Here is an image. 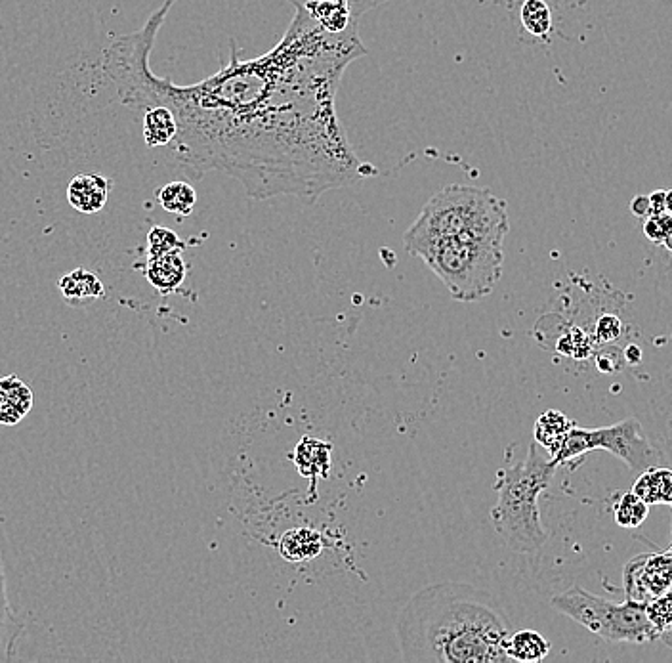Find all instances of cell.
<instances>
[{"label":"cell","instance_id":"cell-1","mask_svg":"<svg viewBox=\"0 0 672 663\" xmlns=\"http://www.w3.org/2000/svg\"><path fill=\"white\" fill-rule=\"evenodd\" d=\"M176 0H165L144 27L119 35L100 60L117 100L146 111L167 106L178 132L168 146L193 178L218 171L256 201L294 195L314 203L323 193L377 176L357 157L336 113L346 67L367 56L357 22L325 31L294 4L293 22L270 52L243 62L230 39V62L214 75L178 86L151 71L159 29Z\"/></svg>","mask_w":672,"mask_h":663},{"label":"cell","instance_id":"cell-2","mask_svg":"<svg viewBox=\"0 0 672 663\" xmlns=\"http://www.w3.org/2000/svg\"><path fill=\"white\" fill-rule=\"evenodd\" d=\"M396 633L403 662L503 663L512 625L489 591L443 581L401 608Z\"/></svg>","mask_w":672,"mask_h":663},{"label":"cell","instance_id":"cell-3","mask_svg":"<svg viewBox=\"0 0 672 663\" xmlns=\"http://www.w3.org/2000/svg\"><path fill=\"white\" fill-rule=\"evenodd\" d=\"M556 469L550 455L533 442L525 461L499 472L495 482L499 501L491 509V520L514 553L533 555L545 547L548 534L541 520L539 495L550 486Z\"/></svg>","mask_w":672,"mask_h":663},{"label":"cell","instance_id":"cell-4","mask_svg":"<svg viewBox=\"0 0 672 663\" xmlns=\"http://www.w3.org/2000/svg\"><path fill=\"white\" fill-rule=\"evenodd\" d=\"M504 236L470 232L457 237L420 243L409 249L443 281L459 302H476L493 293L503 274Z\"/></svg>","mask_w":672,"mask_h":663},{"label":"cell","instance_id":"cell-5","mask_svg":"<svg viewBox=\"0 0 672 663\" xmlns=\"http://www.w3.org/2000/svg\"><path fill=\"white\" fill-rule=\"evenodd\" d=\"M468 232H510L508 203L489 188L451 184L434 193L403 236L405 249Z\"/></svg>","mask_w":672,"mask_h":663},{"label":"cell","instance_id":"cell-6","mask_svg":"<svg viewBox=\"0 0 672 663\" xmlns=\"http://www.w3.org/2000/svg\"><path fill=\"white\" fill-rule=\"evenodd\" d=\"M552 606L567 618L587 627L590 633L609 642L642 644L657 639V633L646 614V604L642 602L629 599L613 602L596 597L575 585L562 595H556L552 599Z\"/></svg>","mask_w":672,"mask_h":663},{"label":"cell","instance_id":"cell-7","mask_svg":"<svg viewBox=\"0 0 672 663\" xmlns=\"http://www.w3.org/2000/svg\"><path fill=\"white\" fill-rule=\"evenodd\" d=\"M594 450L613 453L634 472L665 465V455L651 446L650 440L642 432L640 421L632 417L611 427L571 428L550 459L556 467H560Z\"/></svg>","mask_w":672,"mask_h":663},{"label":"cell","instance_id":"cell-8","mask_svg":"<svg viewBox=\"0 0 672 663\" xmlns=\"http://www.w3.org/2000/svg\"><path fill=\"white\" fill-rule=\"evenodd\" d=\"M625 595L634 602L648 604L672 589V553L638 555L627 562L623 572Z\"/></svg>","mask_w":672,"mask_h":663},{"label":"cell","instance_id":"cell-9","mask_svg":"<svg viewBox=\"0 0 672 663\" xmlns=\"http://www.w3.org/2000/svg\"><path fill=\"white\" fill-rule=\"evenodd\" d=\"M293 461L298 474L310 480L308 495H312V499H315L317 482L327 480L331 474L333 446L314 436H304L294 448Z\"/></svg>","mask_w":672,"mask_h":663},{"label":"cell","instance_id":"cell-10","mask_svg":"<svg viewBox=\"0 0 672 663\" xmlns=\"http://www.w3.org/2000/svg\"><path fill=\"white\" fill-rule=\"evenodd\" d=\"M111 192V182L98 172H84L77 174L67 186V201L69 205L84 214H94L102 211Z\"/></svg>","mask_w":672,"mask_h":663},{"label":"cell","instance_id":"cell-11","mask_svg":"<svg viewBox=\"0 0 672 663\" xmlns=\"http://www.w3.org/2000/svg\"><path fill=\"white\" fill-rule=\"evenodd\" d=\"M33 409V390L16 375L0 379V425L14 427Z\"/></svg>","mask_w":672,"mask_h":663},{"label":"cell","instance_id":"cell-12","mask_svg":"<svg viewBox=\"0 0 672 663\" xmlns=\"http://www.w3.org/2000/svg\"><path fill=\"white\" fill-rule=\"evenodd\" d=\"M186 262L182 258V253H172V255H163V257L147 258L146 274L147 281L161 293L168 295L176 291L184 279H186Z\"/></svg>","mask_w":672,"mask_h":663},{"label":"cell","instance_id":"cell-13","mask_svg":"<svg viewBox=\"0 0 672 663\" xmlns=\"http://www.w3.org/2000/svg\"><path fill=\"white\" fill-rule=\"evenodd\" d=\"M323 547V535L308 526L291 528L279 539V553L289 562L314 560L321 555Z\"/></svg>","mask_w":672,"mask_h":663},{"label":"cell","instance_id":"cell-14","mask_svg":"<svg viewBox=\"0 0 672 663\" xmlns=\"http://www.w3.org/2000/svg\"><path fill=\"white\" fill-rule=\"evenodd\" d=\"M58 287H60L63 300L69 302L71 306H84V304L104 299L105 295L104 283L86 268H77L65 274L58 281Z\"/></svg>","mask_w":672,"mask_h":663},{"label":"cell","instance_id":"cell-15","mask_svg":"<svg viewBox=\"0 0 672 663\" xmlns=\"http://www.w3.org/2000/svg\"><path fill=\"white\" fill-rule=\"evenodd\" d=\"M632 493L648 505H672V471L659 465L640 472Z\"/></svg>","mask_w":672,"mask_h":663},{"label":"cell","instance_id":"cell-16","mask_svg":"<svg viewBox=\"0 0 672 663\" xmlns=\"http://www.w3.org/2000/svg\"><path fill=\"white\" fill-rule=\"evenodd\" d=\"M23 633V623L10 606L6 593V576L0 557V662H10L14 658L16 642Z\"/></svg>","mask_w":672,"mask_h":663},{"label":"cell","instance_id":"cell-17","mask_svg":"<svg viewBox=\"0 0 672 663\" xmlns=\"http://www.w3.org/2000/svg\"><path fill=\"white\" fill-rule=\"evenodd\" d=\"M506 656L512 662L537 663L543 662L550 654V642L537 631H512L506 641Z\"/></svg>","mask_w":672,"mask_h":663},{"label":"cell","instance_id":"cell-18","mask_svg":"<svg viewBox=\"0 0 672 663\" xmlns=\"http://www.w3.org/2000/svg\"><path fill=\"white\" fill-rule=\"evenodd\" d=\"M304 8L329 33H342L356 20L348 0H308Z\"/></svg>","mask_w":672,"mask_h":663},{"label":"cell","instance_id":"cell-19","mask_svg":"<svg viewBox=\"0 0 672 663\" xmlns=\"http://www.w3.org/2000/svg\"><path fill=\"white\" fill-rule=\"evenodd\" d=\"M178 132V121L167 106H153L144 111V140L147 148L170 146Z\"/></svg>","mask_w":672,"mask_h":663},{"label":"cell","instance_id":"cell-20","mask_svg":"<svg viewBox=\"0 0 672 663\" xmlns=\"http://www.w3.org/2000/svg\"><path fill=\"white\" fill-rule=\"evenodd\" d=\"M573 427H575V423L567 417L566 413L550 409L535 421L533 438L539 444V448H543L548 455H552L554 451L560 448L567 432Z\"/></svg>","mask_w":672,"mask_h":663},{"label":"cell","instance_id":"cell-21","mask_svg":"<svg viewBox=\"0 0 672 663\" xmlns=\"http://www.w3.org/2000/svg\"><path fill=\"white\" fill-rule=\"evenodd\" d=\"M157 199H159L161 207H163L167 213L176 214V216L186 218V216L193 213V209H195L197 192L193 190V186L188 184V182L176 180V182H168V184H165V186L159 190V193H157Z\"/></svg>","mask_w":672,"mask_h":663},{"label":"cell","instance_id":"cell-22","mask_svg":"<svg viewBox=\"0 0 672 663\" xmlns=\"http://www.w3.org/2000/svg\"><path fill=\"white\" fill-rule=\"evenodd\" d=\"M520 20L525 31L535 39L550 37L554 29L552 10L545 0H524L520 8Z\"/></svg>","mask_w":672,"mask_h":663},{"label":"cell","instance_id":"cell-23","mask_svg":"<svg viewBox=\"0 0 672 663\" xmlns=\"http://www.w3.org/2000/svg\"><path fill=\"white\" fill-rule=\"evenodd\" d=\"M650 514V505L644 503L638 495L625 493L615 505V522L621 528H638Z\"/></svg>","mask_w":672,"mask_h":663},{"label":"cell","instance_id":"cell-24","mask_svg":"<svg viewBox=\"0 0 672 663\" xmlns=\"http://www.w3.org/2000/svg\"><path fill=\"white\" fill-rule=\"evenodd\" d=\"M556 350L575 360H587L588 356L594 354V337H588L587 333L579 327H569L566 333L558 339Z\"/></svg>","mask_w":672,"mask_h":663},{"label":"cell","instance_id":"cell-25","mask_svg":"<svg viewBox=\"0 0 672 663\" xmlns=\"http://www.w3.org/2000/svg\"><path fill=\"white\" fill-rule=\"evenodd\" d=\"M186 249V243L178 237L176 232L155 226L147 234V255L149 257H163V255H172V253H182Z\"/></svg>","mask_w":672,"mask_h":663},{"label":"cell","instance_id":"cell-26","mask_svg":"<svg viewBox=\"0 0 672 663\" xmlns=\"http://www.w3.org/2000/svg\"><path fill=\"white\" fill-rule=\"evenodd\" d=\"M672 232V214H650L644 218V236L655 245H663L665 237Z\"/></svg>","mask_w":672,"mask_h":663},{"label":"cell","instance_id":"cell-27","mask_svg":"<svg viewBox=\"0 0 672 663\" xmlns=\"http://www.w3.org/2000/svg\"><path fill=\"white\" fill-rule=\"evenodd\" d=\"M623 333V323L613 316V314H604L600 316L598 321H596V327H594V341L600 344H611L615 343Z\"/></svg>","mask_w":672,"mask_h":663},{"label":"cell","instance_id":"cell-28","mask_svg":"<svg viewBox=\"0 0 672 663\" xmlns=\"http://www.w3.org/2000/svg\"><path fill=\"white\" fill-rule=\"evenodd\" d=\"M596 365L602 373H609V375L617 373L623 365V354H621V350L613 348L611 344H606V348L596 354Z\"/></svg>","mask_w":672,"mask_h":663},{"label":"cell","instance_id":"cell-29","mask_svg":"<svg viewBox=\"0 0 672 663\" xmlns=\"http://www.w3.org/2000/svg\"><path fill=\"white\" fill-rule=\"evenodd\" d=\"M630 213L636 218H648L650 216V195H636L630 201Z\"/></svg>","mask_w":672,"mask_h":663},{"label":"cell","instance_id":"cell-30","mask_svg":"<svg viewBox=\"0 0 672 663\" xmlns=\"http://www.w3.org/2000/svg\"><path fill=\"white\" fill-rule=\"evenodd\" d=\"M386 2H390V0H348V4L352 8V14H354L356 20L359 16L367 14L369 10L377 8L380 4H386Z\"/></svg>","mask_w":672,"mask_h":663},{"label":"cell","instance_id":"cell-31","mask_svg":"<svg viewBox=\"0 0 672 663\" xmlns=\"http://www.w3.org/2000/svg\"><path fill=\"white\" fill-rule=\"evenodd\" d=\"M665 199H667V190H655L650 195V214L667 213L665 211Z\"/></svg>","mask_w":672,"mask_h":663},{"label":"cell","instance_id":"cell-32","mask_svg":"<svg viewBox=\"0 0 672 663\" xmlns=\"http://www.w3.org/2000/svg\"><path fill=\"white\" fill-rule=\"evenodd\" d=\"M623 360L630 365H638L642 362V348L636 344H630L623 352Z\"/></svg>","mask_w":672,"mask_h":663},{"label":"cell","instance_id":"cell-33","mask_svg":"<svg viewBox=\"0 0 672 663\" xmlns=\"http://www.w3.org/2000/svg\"><path fill=\"white\" fill-rule=\"evenodd\" d=\"M659 639L665 642V644H669V646L672 648V625L669 627V629H667V631H663V633L659 635Z\"/></svg>","mask_w":672,"mask_h":663},{"label":"cell","instance_id":"cell-34","mask_svg":"<svg viewBox=\"0 0 672 663\" xmlns=\"http://www.w3.org/2000/svg\"><path fill=\"white\" fill-rule=\"evenodd\" d=\"M665 211L672 214V190L667 192V199H665Z\"/></svg>","mask_w":672,"mask_h":663},{"label":"cell","instance_id":"cell-35","mask_svg":"<svg viewBox=\"0 0 672 663\" xmlns=\"http://www.w3.org/2000/svg\"><path fill=\"white\" fill-rule=\"evenodd\" d=\"M663 245L667 247V251H671L672 253V232L669 234V236L665 237V241H663Z\"/></svg>","mask_w":672,"mask_h":663}]
</instances>
